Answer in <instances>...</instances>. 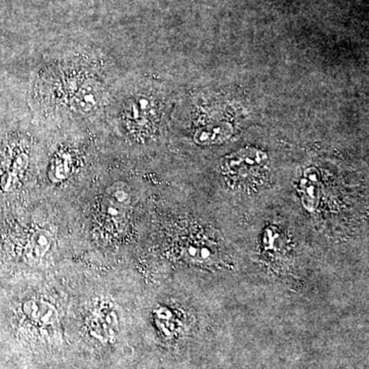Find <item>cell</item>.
Listing matches in <instances>:
<instances>
[{
    "label": "cell",
    "mask_w": 369,
    "mask_h": 369,
    "mask_svg": "<svg viewBox=\"0 0 369 369\" xmlns=\"http://www.w3.org/2000/svg\"><path fill=\"white\" fill-rule=\"evenodd\" d=\"M233 155L225 163V171L229 177L238 182L252 177L267 160L265 154L252 149L243 150Z\"/></svg>",
    "instance_id": "1"
},
{
    "label": "cell",
    "mask_w": 369,
    "mask_h": 369,
    "mask_svg": "<svg viewBox=\"0 0 369 369\" xmlns=\"http://www.w3.org/2000/svg\"><path fill=\"white\" fill-rule=\"evenodd\" d=\"M72 103L75 112L85 113L92 110L98 104L101 98V91L94 83L85 85L78 92Z\"/></svg>",
    "instance_id": "2"
},
{
    "label": "cell",
    "mask_w": 369,
    "mask_h": 369,
    "mask_svg": "<svg viewBox=\"0 0 369 369\" xmlns=\"http://www.w3.org/2000/svg\"><path fill=\"white\" fill-rule=\"evenodd\" d=\"M316 173H307V177L300 183L302 193V203L307 209L314 210L319 200V182Z\"/></svg>",
    "instance_id": "3"
},
{
    "label": "cell",
    "mask_w": 369,
    "mask_h": 369,
    "mask_svg": "<svg viewBox=\"0 0 369 369\" xmlns=\"http://www.w3.org/2000/svg\"><path fill=\"white\" fill-rule=\"evenodd\" d=\"M226 126H218L216 128H212V130L207 132L203 130L200 132V136L198 137L199 141H207V143H214V141H218L220 139L226 138L230 134L231 130H227Z\"/></svg>",
    "instance_id": "4"
}]
</instances>
